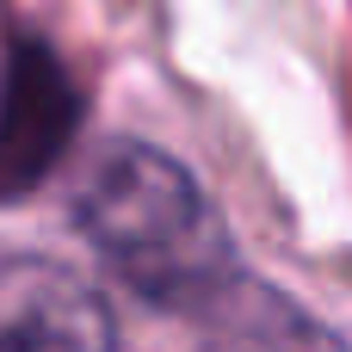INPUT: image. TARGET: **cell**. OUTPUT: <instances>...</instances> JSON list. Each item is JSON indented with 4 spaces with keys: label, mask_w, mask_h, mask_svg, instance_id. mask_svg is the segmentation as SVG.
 <instances>
[{
    "label": "cell",
    "mask_w": 352,
    "mask_h": 352,
    "mask_svg": "<svg viewBox=\"0 0 352 352\" xmlns=\"http://www.w3.org/2000/svg\"><path fill=\"white\" fill-rule=\"evenodd\" d=\"M74 229L136 297L161 309H204L235 278L229 223L210 210L198 179L148 142H111L87 167Z\"/></svg>",
    "instance_id": "6da1fadb"
},
{
    "label": "cell",
    "mask_w": 352,
    "mask_h": 352,
    "mask_svg": "<svg viewBox=\"0 0 352 352\" xmlns=\"http://www.w3.org/2000/svg\"><path fill=\"white\" fill-rule=\"evenodd\" d=\"M0 352H118V322L87 272L43 254H6Z\"/></svg>",
    "instance_id": "7a4b0ae2"
},
{
    "label": "cell",
    "mask_w": 352,
    "mask_h": 352,
    "mask_svg": "<svg viewBox=\"0 0 352 352\" xmlns=\"http://www.w3.org/2000/svg\"><path fill=\"white\" fill-rule=\"evenodd\" d=\"M80 124V93L56 50L19 43L0 80V198H25L68 148Z\"/></svg>",
    "instance_id": "3957f363"
},
{
    "label": "cell",
    "mask_w": 352,
    "mask_h": 352,
    "mask_svg": "<svg viewBox=\"0 0 352 352\" xmlns=\"http://www.w3.org/2000/svg\"><path fill=\"white\" fill-rule=\"evenodd\" d=\"M192 316H204V352H346L316 316L241 272Z\"/></svg>",
    "instance_id": "277c9868"
}]
</instances>
